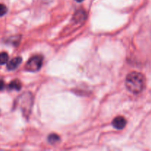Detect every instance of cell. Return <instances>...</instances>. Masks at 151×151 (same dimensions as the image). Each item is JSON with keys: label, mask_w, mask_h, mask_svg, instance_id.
Masks as SVG:
<instances>
[{"label": "cell", "mask_w": 151, "mask_h": 151, "mask_svg": "<svg viewBox=\"0 0 151 151\" xmlns=\"http://www.w3.org/2000/svg\"><path fill=\"white\" fill-rule=\"evenodd\" d=\"M112 125L116 129H122L126 125V119L123 116H117L113 120Z\"/></svg>", "instance_id": "obj_4"}, {"label": "cell", "mask_w": 151, "mask_h": 151, "mask_svg": "<svg viewBox=\"0 0 151 151\" xmlns=\"http://www.w3.org/2000/svg\"><path fill=\"white\" fill-rule=\"evenodd\" d=\"M4 87V83L3 82V81L0 80V91L2 90Z\"/></svg>", "instance_id": "obj_11"}, {"label": "cell", "mask_w": 151, "mask_h": 151, "mask_svg": "<svg viewBox=\"0 0 151 151\" xmlns=\"http://www.w3.org/2000/svg\"><path fill=\"white\" fill-rule=\"evenodd\" d=\"M8 88L11 90H16V91H19L22 88V83L19 80H14L11 81L8 86Z\"/></svg>", "instance_id": "obj_7"}, {"label": "cell", "mask_w": 151, "mask_h": 151, "mask_svg": "<svg viewBox=\"0 0 151 151\" xmlns=\"http://www.w3.org/2000/svg\"><path fill=\"white\" fill-rule=\"evenodd\" d=\"M7 11V8L4 4L0 3V16H3L4 14H6Z\"/></svg>", "instance_id": "obj_10"}, {"label": "cell", "mask_w": 151, "mask_h": 151, "mask_svg": "<svg viewBox=\"0 0 151 151\" xmlns=\"http://www.w3.org/2000/svg\"><path fill=\"white\" fill-rule=\"evenodd\" d=\"M86 17V12L83 10H79L75 13L74 15V19L75 20V22H81L84 20Z\"/></svg>", "instance_id": "obj_6"}, {"label": "cell", "mask_w": 151, "mask_h": 151, "mask_svg": "<svg viewBox=\"0 0 151 151\" xmlns=\"http://www.w3.org/2000/svg\"><path fill=\"white\" fill-rule=\"evenodd\" d=\"M21 109H22L23 114L26 116L29 115L31 107L32 106L33 98L30 93H25L21 97Z\"/></svg>", "instance_id": "obj_2"}, {"label": "cell", "mask_w": 151, "mask_h": 151, "mask_svg": "<svg viewBox=\"0 0 151 151\" xmlns=\"http://www.w3.org/2000/svg\"><path fill=\"white\" fill-rule=\"evenodd\" d=\"M22 61V58L21 57L14 58H13L11 60H10L7 63V69L8 70H14V69H16L21 64Z\"/></svg>", "instance_id": "obj_5"}, {"label": "cell", "mask_w": 151, "mask_h": 151, "mask_svg": "<svg viewBox=\"0 0 151 151\" xmlns=\"http://www.w3.org/2000/svg\"><path fill=\"white\" fill-rule=\"evenodd\" d=\"M59 139H60V137H59L57 134H51V135L49 136L48 137L49 142H50L51 144H55V143L58 142L59 141Z\"/></svg>", "instance_id": "obj_9"}, {"label": "cell", "mask_w": 151, "mask_h": 151, "mask_svg": "<svg viewBox=\"0 0 151 151\" xmlns=\"http://www.w3.org/2000/svg\"><path fill=\"white\" fill-rule=\"evenodd\" d=\"M75 1H77L78 2H81V1H83V0H75Z\"/></svg>", "instance_id": "obj_12"}, {"label": "cell", "mask_w": 151, "mask_h": 151, "mask_svg": "<svg viewBox=\"0 0 151 151\" xmlns=\"http://www.w3.org/2000/svg\"><path fill=\"white\" fill-rule=\"evenodd\" d=\"M43 63V57L41 55H35L29 59L25 65V69L29 72H37L41 69Z\"/></svg>", "instance_id": "obj_3"}, {"label": "cell", "mask_w": 151, "mask_h": 151, "mask_svg": "<svg viewBox=\"0 0 151 151\" xmlns=\"http://www.w3.org/2000/svg\"><path fill=\"white\" fill-rule=\"evenodd\" d=\"M8 55L7 52H0V65H4L7 63L8 61Z\"/></svg>", "instance_id": "obj_8"}, {"label": "cell", "mask_w": 151, "mask_h": 151, "mask_svg": "<svg viewBox=\"0 0 151 151\" xmlns=\"http://www.w3.org/2000/svg\"><path fill=\"white\" fill-rule=\"evenodd\" d=\"M125 86L131 92L139 94L144 90L145 86V78L142 73L132 72L126 77Z\"/></svg>", "instance_id": "obj_1"}]
</instances>
